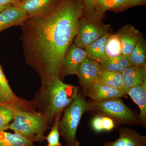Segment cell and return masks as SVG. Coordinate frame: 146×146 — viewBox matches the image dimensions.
<instances>
[{
	"label": "cell",
	"instance_id": "30",
	"mask_svg": "<svg viewBox=\"0 0 146 146\" xmlns=\"http://www.w3.org/2000/svg\"><path fill=\"white\" fill-rule=\"evenodd\" d=\"M11 5H8L1 6H0V13L2 12L3 11L5 10V9H6V8H8V7L11 6Z\"/></svg>",
	"mask_w": 146,
	"mask_h": 146
},
{
	"label": "cell",
	"instance_id": "3",
	"mask_svg": "<svg viewBox=\"0 0 146 146\" xmlns=\"http://www.w3.org/2000/svg\"><path fill=\"white\" fill-rule=\"evenodd\" d=\"M14 110L13 122L7 129H11L33 143L44 141V133L48 125L44 114L23 110L18 107H14Z\"/></svg>",
	"mask_w": 146,
	"mask_h": 146
},
{
	"label": "cell",
	"instance_id": "19",
	"mask_svg": "<svg viewBox=\"0 0 146 146\" xmlns=\"http://www.w3.org/2000/svg\"><path fill=\"white\" fill-rule=\"evenodd\" d=\"M109 35V33H106L85 48L87 57L97 62L106 58L104 52L105 44Z\"/></svg>",
	"mask_w": 146,
	"mask_h": 146
},
{
	"label": "cell",
	"instance_id": "9",
	"mask_svg": "<svg viewBox=\"0 0 146 146\" xmlns=\"http://www.w3.org/2000/svg\"><path fill=\"white\" fill-rule=\"evenodd\" d=\"M86 57L85 50L72 44L63 58L62 63V76L77 75L80 65Z\"/></svg>",
	"mask_w": 146,
	"mask_h": 146
},
{
	"label": "cell",
	"instance_id": "22",
	"mask_svg": "<svg viewBox=\"0 0 146 146\" xmlns=\"http://www.w3.org/2000/svg\"><path fill=\"white\" fill-rule=\"evenodd\" d=\"M104 52L106 58L122 54L121 44L117 34L108 35L105 44Z\"/></svg>",
	"mask_w": 146,
	"mask_h": 146
},
{
	"label": "cell",
	"instance_id": "2",
	"mask_svg": "<svg viewBox=\"0 0 146 146\" xmlns=\"http://www.w3.org/2000/svg\"><path fill=\"white\" fill-rule=\"evenodd\" d=\"M43 83L42 97L44 104V115L48 125L60 117L78 95V88L64 83L58 77L53 78Z\"/></svg>",
	"mask_w": 146,
	"mask_h": 146
},
{
	"label": "cell",
	"instance_id": "28",
	"mask_svg": "<svg viewBox=\"0 0 146 146\" xmlns=\"http://www.w3.org/2000/svg\"><path fill=\"white\" fill-rule=\"evenodd\" d=\"M20 3L18 0H0V6L8 5L18 6Z\"/></svg>",
	"mask_w": 146,
	"mask_h": 146
},
{
	"label": "cell",
	"instance_id": "18",
	"mask_svg": "<svg viewBox=\"0 0 146 146\" xmlns=\"http://www.w3.org/2000/svg\"><path fill=\"white\" fill-rule=\"evenodd\" d=\"M98 82L120 89L125 93V89L122 73L101 70Z\"/></svg>",
	"mask_w": 146,
	"mask_h": 146
},
{
	"label": "cell",
	"instance_id": "6",
	"mask_svg": "<svg viewBox=\"0 0 146 146\" xmlns=\"http://www.w3.org/2000/svg\"><path fill=\"white\" fill-rule=\"evenodd\" d=\"M146 0H84V14L93 19L108 10L121 9L144 5Z\"/></svg>",
	"mask_w": 146,
	"mask_h": 146
},
{
	"label": "cell",
	"instance_id": "4",
	"mask_svg": "<svg viewBox=\"0 0 146 146\" xmlns=\"http://www.w3.org/2000/svg\"><path fill=\"white\" fill-rule=\"evenodd\" d=\"M86 112L94 115L106 116L121 124H141L138 115L128 107L120 98L87 102Z\"/></svg>",
	"mask_w": 146,
	"mask_h": 146
},
{
	"label": "cell",
	"instance_id": "21",
	"mask_svg": "<svg viewBox=\"0 0 146 146\" xmlns=\"http://www.w3.org/2000/svg\"><path fill=\"white\" fill-rule=\"evenodd\" d=\"M146 50L145 40L140 34L137 44L129 55L132 65L144 66L146 65Z\"/></svg>",
	"mask_w": 146,
	"mask_h": 146
},
{
	"label": "cell",
	"instance_id": "27",
	"mask_svg": "<svg viewBox=\"0 0 146 146\" xmlns=\"http://www.w3.org/2000/svg\"><path fill=\"white\" fill-rule=\"evenodd\" d=\"M102 126L104 131H111L115 127V122L110 118L102 116Z\"/></svg>",
	"mask_w": 146,
	"mask_h": 146
},
{
	"label": "cell",
	"instance_id": "20",
	"mask_svg": "<svg viewBox=\"0 0 146 146\" xmlns=\"http://www.w3.org/2000/svg\"><path fill=\"white\" fill-rule=\"evenodd\" d=\"M0 146H35L33 142L17 134L0 132Z\"/></svg>",
	"mask_w": 146,
	"mask_h": 146
},
{
	"label": "cell",
	"instance_id": "5",
	"mask_svg": "<svg viewBox=\"0 0 146 146\" xmlns=\"http://www.w3.org/2000/svg\"><path fill=\"white\" fill-rule=\"evenodd\" d=\"M86 109L87 102L79 94L65 109L63 117L59 121V131L66 146H79L77 131Z\"/></svg>",
	"mask_w": 146,
	"mask_h": 146
},
{
	"label": "cell",
	"instance_id": "11",
	"mask_svg": "<svg viewBox=\"0 0 146 146\" xmlns=\"http://www.w3.org/2000/svg\"><path fill=\"white\" fill-rule=\"evenodd\" d=\"M119 138L111 142H105L103 146H146V136L128 127L119 129Z\"/></svg>",
	"mask_w": 146,
	"mask_h": 146
},
{
	"label": "cell",
	"instance_id": "24",
	"mask_svg": "<svg viewBox=\"0 0 146 146\" xmlns=\"http://www.w3.org/2000/svg\"><path fill=\"white\" fill-rule=\"evenodd\" d=\"M14 107L11 106L0 105V132L7 129L10 123L13 120Z\"/></svg>",
	"mask_w": 146,
	"mask_h": 146
},
{
	"label": "cell",
	"instance_id": "31",
	"mask_svg": "<svg viewBox=\"0 0 146 146\" xmlns=\"http://www.w3.org/2000/svg\"><path fill=\"white\" fill-rule=\"evenodd\" d=\"M18 1H20V2H22L23 1H25V0H18Z\"/></svg>",
	"mask_w": 146,
	"mask_h": 146
},
{
	"label": "cell",
	"instance_id": "1",
	"mask_svg": "<svg viewBox=\"0 0 146 146\" xmlns=\"http://www.w3.org/2000/svg\"><path fill=\"white\" fill-rule=\"evenodd\" d=\"M82 0H59L44 16L28 18L21 26L27 62L40 75L42 82L62 76V63L84 15Z\"/></svg>",
	"mask_w": 146,
	"mask_h": 146
},
{
	"label": "cell",
	"instance_id": "14",
	"mask_svg": "<svg viewBox=\"0 0 146 146\" xmlns=\"http://www.w3.org/2000/svg\"><path fill=\"white\" fill-rule=\"evenodd\" d=\"M124 84L125 93L127 95L129 89L143 85L146 82V67L132 65L122 73Z\"/></svg>",
	"mask_w": 146,
	"mask_h": 146
},
{
	"label": "cell",
	"instance_id": "25",
	"mask_svg": "<svg viewBox=\"0 0 146 146\" xmlns=\"http://www.w3.org/2000/svg\"><path fill=\"white\" fill-rule=\"evenodd\" d=\"M60 118V117H58L56 118L51 130L48 136L46 137V139L48 144L53 146H62V144L59 141L60 135L59 131V123Z\"/></svg>",
	"mask_w": 146,
	"mask_h": 146
},
{
	"label": "cell",
	"instance_id": "26",
	"mask_svg": "<svg viewBox=\"0 0 146 146\" xmlns=\"http://www.w3.org/2000/svg\"><path fill=\"white\" fill-rule=\"evenodd\" d=\"M91 127L95 132L100 133L104 131L102 126V116L95 115L91 122Z\"/></svg>",
	"mask_w": 146,
	"mask_h": 146
},
{
	"label": "cell",
	"instance_id": "32",
	"mask_svg": "<svg viewBox=\"0 0 146 146\" xmlns=\"http://www.w3.org/2000/svg\"><path fill=\"white\" fill-rule=\"evenodd\" d=\"M47 146H53L52 145H50V144H48V145Z\"/></svg>",
	"mask_w": 146,
	"mask_h": 146
},
{
	"label": "cell",
	"instance_id": "29",
	"mask_svg": "<svg viewBox=\"0 0 146 146\" xmlns=\"http://www.w3.org/2000/svg\"><path fill=\"white\" fill-rule=\"evenodd\" d=\"M9 105L13 106L12 105L8 100L6 98L4 94L3 93V91H2L1 89L0 88V105Z\"/></svg>",
	"mask_w": 146,
	"mask_h": 146
},
{
	"label": "cell",
	"instance_id": "13",
	"mask_svg": "<svg viewBox=\"0 0 146 146\" xmlns=\"http://www.w3.org/2000/svg\"><path fill=\"white\" fill-rule=\"evenodd\" d=\"M17 6L11 5L0 13V33L14 26H21L28 18Z\"/></svg>",
	"mask_w": 146,
	"mask_h": 146
},
{
	"label": "cell",
	"instance_id": "33",
	"mask_svg": "<svg viewBox=\"0 0 146 146\" xmlns=\"http://www.w3.org/2000/svg\"><path fill=\"white\" fill-rule=\"evenodd\" d=\"M82 1H84V0H82Z\"/></svg>",
	"mask_w": 146,
	"mask_h": 146
},
{
	"label": "cell",
	"instance_id": "16",
	"mask_svg": "<svg viewBox=\"0 0 146 146\" xmlns=\"http://www.w3.org/2000/svg\"><path fill=\"white\" fill-rule=\"evenodd\" d=\"M128 95L140 109L138 115L141 125L146 127V82L141 86L133 87L128 91Z\"/></svg>",
	"mask_w": 146,
	"mask_h": 146
},
{
	"label": "cell",
	"instance_id": "15",
	"mask_svg": "<svg viewBox=\"0 0 146 146\" xmlns=\"http://www.w3.org/2000/svg\"><path fill=\"white\" fill-rule=\"evenodd\" d=\"M121 42L122 52L129 56L137 44L140 33L138 30L130 25H127L118 31L116 33Z\"/></svg>",
	"mask_w": 146,
	"mask_h": 146
},
{
	"label": "cell",
	"instance_id": "7",
	"mask_svg": "<svg viewBox=\"0 0 146 146\" xmlns=\"http://www.w3.org/2000/svg\"><path fill=\"white\" fill-rule=\"evenodd\" d=\"M96 22L94 19L83 16L80 18L74 43L77 46L85 48L108 33L105 26Z\"/></svg>",
	"mask_w": 146,
	"mask_h": 146
},
{
	"label": "cell",
	"instance_id": "23",
	"mask_svg": "<svg viewBox=\"0 0 146 146\" xmlns=\"http://www.w3.org/2000/svg\"><path fill=\"white\" fill-rule=\"evenodd\" d=\"M0 88L8 100L13 106L21 108L23 106L22 101L13 93L8 81L4 74L1 66L0 65Z\"/></svg>",
	"mask_w": 146,
	"mask_h": 146
},
{
	"label": "cell",
	"instance_id": "8",
	"mask_svg": "<svg viewBox=\"0 0 146 146\" xmlns=\"http://www.w3.org/2000/svg\"><path fill=\"white\" fill-rule=\"evenodd\" d=\"M101 71V68L98 62L88 57H86L80 65L77 76L85 96L98 82Z\"/></svg>",
	"mask_w": 146,
	"mask_h": 146
},
{
	"label": "cell",
	"instance_id": "17",
	"mask_svg": "<svg viewBox=\"0 0 146 146\" xmlns=\"http://www.w3.org/2000/svg\"><path fill=\"white\" fill-rule=\"evenodd\" d=\"M98 62L103 70L121 73L132 65L129 56L123 54L116 57L107 58Z\"/></svg>",
	"mask_w": 146,
	"mask_h": 146
},
{
	"label": "cell",
	"instance_id": "10",
	"mask_svg": "<svg viewBox=\"0 0 146 146\" xmlns=\"http://www.w3.org/2000/svg\"><path fill=\"white\" fill-rule=\"evenodd\" d=\"M59 0H25L21 2L19 8L29 18L44 16L53 9Z\"/></svg>",
	"mask_w": 146,
	"mask_h": 146
},
{
	"label": "cell",
	"instance_id": "12",
	"mask_svg": "<svg viewBox=\"0 0 146 146\" xmlns=\"http://www.w3.org/2000/svg\"><path fill=\"white\" fill-rule=\"evenodd\" d=\"M126 95L124 92L120 89L97 82L91 87L86 96L89 97L93 101H102L121 98L125 97Z\"/></svg>",
	"mask_w": 146,
	"mask_h": 146
}]
</instances>
